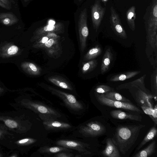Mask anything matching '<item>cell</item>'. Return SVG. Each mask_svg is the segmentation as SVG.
<instances>
[{
    "label": "cell",
    "mask_w": 157,
    "mask_h": 157,
    "mask_svg": "<svg viewBox=\"0 0 157 157\" xmlns=\"http://www.w3.org/2000/svg\"><path fill=\"white\" fill-rule=\"evenodd\" d=\"M0 6L2 8L7 10L10 9V8L1 1H0Z\"/></svg>",
    "instance_id": "cell-36"
},
{
    "label": "cell",
    "mask_w": 157,
    "mask_h": 157,
    "mask_svg": "<svg viewBox=\"0 0 157 157\" xmlns=\"http://www.w3.org/2000/svg\"><path fill=\"white\" fill-rule=\"evenodd\" d=\"M151 88L152 94L157 96V69L155 68L151 76Z\"/></svg>",
    "instance_id": "cell-27"
},
{
    "label": "cell",
    "mask_w": 157,
    "mask_h": 157,
    "mask_svg": "<svg viewBox=\"0 0 157 157\" xmlns=\"http://www.w3.org/2000/svg\"><path fill=\"white\" fill-rule=\"evenodd\" d=\"M87 9L84 8L81 12L78 21L79 39L81 50L83 52L86 46V41L89 35L87 25Z\"/></svg>",
    "instance_id": "cell-7"
},
{
    "label": "cell",
    "mask_w": 157,
    "mask_h": 157,
    "mask_svg": "<svg viewBox=\"0 0 157 157\" xmlns=\"http://www.w3.org/2000/svg\"><path fill=\"white\" fill-rule=\"evenodd\" d=\"M96 96L98 101L102 105L114 108L124 109L139 114L143 113V111L131 102L111 100L104 97L103 94L96 93Z\"/></svg>",
    "instance_id": "cell-5"
},
{
    "label": "cell",
    "mask_w": 157,
    "mask_h": 157,
    "mask_svg": "<svg viewBox=\"0 0 157 157\" xmlns=\"http://www.w3.org/2000/svg\"><path fill=\"white\" fill-rule=\"evenodd\" d=\"M57 146L63 147L71 150L77 151L81 155L91 154L90 151V145L82 142L70 140H59L55 143Z\"/></svg>",
    "instance_id": "cell-8"
},
{
    "label": "cell",
    "mask_w": 157,
    "mask_h": 157,
    "mask_svg": "<svg viewBox=\"0 0 157 157\" xmlns=\"http://www.w3.org/2000/svg\"><path fill=\"white\" fill-rule=\"evenodd\" d=\"M140 73V71H126L116 74L110 78V82L123 81L131 78Z\"/></svg>",
    "instance_id": "cell-19"
},
{
    "label": "cell",
    "mask_w": 157,
    "mask_h": 157,
    "mask_svg": "<svg viewBox=\"0 0 157 157\" xmlns=\"http://www.w3.org/2000/svg\"><path fill=\"white\" fill-rule=\"evenodd\" d=\"M101 1L103 2L105 5V6L106 5L108 1L109 0H101Z\"/></svg>",
    "instance_id": "cell-39"
},
{
    "label": "cell",
    "mask_w": 157,
    "mask_h": 157,
    "mask_svg": "<svg viewBox=\"0 0 157 157\" xmlns=\"http://www.w3.org/2000/svg\"><path fill=\"white\" fill-rule=\"evenodd\" d=\"M21 68L27 74L33 75H37L40 73V69L34 63L28 62L21 63Z\"/></svg>",
    "instance_id": "cell-21"
},
{
    "label": "cell",
    "mask_w": 157,
    "mask_h": 157,
    "mask_svg": "<svg viewBox=\"0 0 157 157\" xmlns=\"http://www.w3.org/2000/svg\"><path fill=\"white\" fill-rule=\"evenodd\" d=\"M43 35H45L50 38H58V36L57 35L56 33L54 32H48L42 35L41 36Z\"/></svg>",
    "instance_id": "cell-34"
},
{
    "label": "cell",
    "mask_w": 157,
    "mask_h": 157,
    "mask_svg": "<svg viewBox=\"0 0 157 157\" xmlns=\"http://www.w3.org/2000/svg\"><path fill=\"white\" fill-rule=\"evenodd\" d=\"M48 80L60 88L71 91L73 90V88L70 83L60 76H51L48 78Z\"/></svg>",
    "instance_id": "cell-16"
},
{
    "label": "cell",
    "mask_w": 157,
    "mask_h": 157,
    "mask_svg": "<svg viewBox=\"0 0 157 157\" xmlns=\"http://www.w3.org/2000/svg\"><path fill=\"white\" fill-rule=\"evenodd\" d=\"M157 134V129L156 126H154L152 127L137 147L136 150H140L146 144L152 140L156 136Z\"/></svg>",
    "instance_id": "cell-24"
},
{
    "label": "cell",
    "mask_w": 157,
    "mask_h": 157,
    "mask_svg": "<svg viewBox=\"0 0 157 157\" xmlns=\"http://www.w3.org/2000/svg\"><path fill=\"white\" fill-rule=\"evenodd\" d=\"M20 49L12 43H6L0 48V56L4 58L12 57L17 55Z\"/></svg>",
    "instance_id": "cell-14"
},
{
    "label": "cell",
    "mask_w": 157,
    "mask_h": 157,
    "mask_svg": "<svg viewBox=\"0 0 157 157\" xmlns=\"http://www.w3.org/2000/svg\"><path fill=\"white\" fill-rule=\"evenodd\" d=\"M154 110L152 115L149 116L153 121L155 126L157 124V105L156 103L153 107Z\"/></svg>",
    "instance_id": "cell-31"
},
{
    "label": "cell",
    "mask_w": 157,
    "mask_h": 157,
    "mask_svg": "<svg viewBox=\"0 0 157 157\" xmlns=\"http://www.w3.org/2000/svg\"><path fill=\"white\" fill-rule=\"evenodd\" d=\"M11 3L15 4V0H10Z\"/></svg>",
    "instance_id": "cell-40"
},
{
    "label": "cell",
    "mask_w": 157,
    "mask_h": 157,
    "mask_svg": "<svg viewBox=\"0 0 157 157\" xmlns=\"http://www.w3.org/2000/svg\"><path fill=\"white\" fill-rule=\"evenodd\" d=\"M38 151L41 153L54 155L56 153L64 151L72 152L73 150L59 146L54 147L45 146L40 147L38 150Z\"/></svg>",
    "instance_id": "cell-18"
},
{
    "label": "cell",
    "mask_w": 157,
    "mask_h": 157,
    "mask_svg": "<svg viewBox=\"0 0 157 157\" xmlns=\"http://www.w3.org/2000/svg\"><path fill=\"white\" fill-rule=\"evenodd\" d=\"M58 38H49L48 40L46 43L39 45L41 47L43 46V47L46 48H50L52 47L55 44L56 40ZM39 45L36 46L35 48L37 47Z\"/></svg>",
    "instance_id": "cell-29"
},
{
    "label": "cell",
    "mask_w": 157,
    "mask_h": 157,
    "mask_svg": "<svg viewBox=\"0 0 157 157\" xmlns=\"http://www.w3.org/2000/svg\"><path fill=\"white\" fill-rule=\"evenodd\" d=\"M106 10V7H103L101 6V0H95L94 4L91 7L92 25L96 32L101 24Z\"/></svg>",
    "instance_id": "cell-9"
},
{
    "label": "cell",
    "mask_w": 157,
    "mask_h": 157,
    "mask_svg": "<svg viewBox=\"0 0 157 157\" xmlns=\"http://www.w3.org/2000/svg\"><path fill=\"white\" fill-rule=\"evenodd\" d=\"M109 22L111 27L115 34L123 39L127 38V35L121 23L119 15L113 6L110 8Z\"/></svg>",
    "instance_id": "cell-10"
},
{
    "label": "cell",
    "mask_w": 157,
    "mask_h": 157,
    "mask_svg": "<svg viewBox=\"0 0 157 157\" xmlns=\"http://www.w3.org/2000/svg\"><path fill=\"white\" fill-rule=\"evenodd\" d=\"M98 64V61L96 59L91 60L84 63L82 69V72L86 74L93 70L96 68Z\"/></svg>",
    "instance_id": "cell-26"
},
{
    "label": "cell",
    "mask_w": 157,
    "mask_h": 157,
    "mask_svg": "<svg viewBox=\"0 0 157 157\" xmlns=\"http://www.w3.org/2000/svg\"><path fill=\"white\" fill-rule=\"evenodd\" d=\"M79 2H81L82 0H78Z\"/></svg>",
    "instance_id": "cell-42"
},
{
    "label": "cell",
    "mask_w": 157,
    "mask_h": 157,
    "mask_svg": "<svg viewBox=\"0 0 157 157\" xmlns=\"http://www.w3.org/2000/svg\"><path fill=\"white\" fill-rule=\"evenodd\" d=\"M30 140L28 139H25L21 140L19 141V143L20 144H23L28 142Z\"/></svg>",
    "instance_id": "cell-37"
},
{
    "label": "cell",
    "mask_w": 157,
    "mask_h": 157,
    "mask_svg": "<svg viewBox=\"0 0 157 157\" xmlns=\"http://www.w3.org/2000/svg\"><path fill=\"white\" fill-rule=\"evenodd\" d=\"M106 145L101 151L102 155L106 157H121L120 153L111 137L106 140Z\"/></svg>",
    "instance_id": "cell-13"
},
{
    "label": "cell",
    "mask_w": 157,
    "mask_h": 157,
    "mask_svg": "<svg viewBox=\"0 0 157 157\" xmlns=\"http://www.w3.org/2000/svg\"><path fill=\"white\" fill-rule=\"evenodd\" d=\"M140 107L143 112L149 116H151L153 113L154 110L153 108L146 106H142Z\"/></svg>",
    "instance_id": "cell-32"
},
{
    "label": "cell",
    "mask_w": 157,
    "mask_h": 157,
    "mask_svg": "<svg viewBox=\"0 0 157 157\" xmlns=\"http://www.w3.org/2000/svg\"><path fill=\"white\" fill-rule=\"evenodd\" d=\"M109 115L113 119L119 121L140 122L142 120L139 113H131L120 109L113 110L109 112Z\"/></svg>",
    "instance_id": "cell-11"
},
{
    "label": "cell",
    "mask_w": 157,
    "mask_h": 157,
    "mask_svg": "<svg viewBox=\"0 0 157 157\" xmlns=\"http://www.w3.org/2000/svg\"><path fill=\"white\" fill-rule=\"evenodd\" d=\"M113 59V55L111 50L109 48H107L102 59L101 67V74H104L108 70Z\"/></svg>",
    "instance_id": "cell-17"
},
{
    "label": "cell",
    "mask_w": 157,
    "mask_h": 157,
    "mask_svg": "<svg viewBox=\"0 0 157 157\" xmlns=\"http://www.w3.org/2000/svg\"><path fill=\"white\" fill-rule=\"evenodd\" d=\"M63 24L61 22L57 23L54 25H48L39 28L34 33V35L31 40L32 41L37 40L42 35L48 32H54L56 33H62L64 30Z\"/></svg>",
    "instance_id": "cell-12"
},
{
    "label": "cell",
    "mask_w": 157,
    "mask_h": 157,
    "mask_svg": "<svg viewBox=\"0 0 157 157\" xmlns=\"http://www.w3.org/2000/svg\"><path fill=\"white\" fill-rule=\"evenodd\" d=\"M145 125L139 124H119L111 137L121 155L128 156L135 146L141 130Z\"/></svg>",
    "instance_id": "cell-1"
},
{
    "label": "cell",
    "mask_w": 157,
    "mask_h": 157,
    "mask_svg": "<svg viewBox=\"0 0 157 157\" xmlns=\"http://www.w3.org/2000/svg\"><path fill=\"white\" fill-rule=\"evenodd\" d=\"M24 1H25V2H26L29 1V0H24Z\"/></svg>",
    "instance_id": "cell-41"
},
{
    "label": "cell",
    "mask_w": 157,
    "mask_h": 157,
    "mask_svg": "<svg viewBox=\"0 0 157 157\" xmlns=\"http://www.w3.org/2000/svg\"><path fill=\"white\" fill-rule=\"evenodd\" d=\"M136 7L135 6L130 7L126 13V19L130 29L134 31L135 29V20L136 18Z\"/></svg>",
    "instance_id": "cell-22"
},
{
    "label": "cell",
    "mask_w": 157,
    "mask_h": 157,
    "mask_svg": "<svg viewBox=\"0 0 157 157\" xmlns=\"http://www.w3.org/2000/svg\"><path fill=\"white\" fill-rule=\"evenodd\" d=\"M156 142L154 140L146 147L137 152L132 157H148L155 152Z\"/></svg>",
    "instance_id": "cell-20"
},
{
    "label": "cell",
    "mask_w": 157,
    "mask_h": 157,
    "mask_svg": "<svg viewBox=\"0 0 157 157\" xmlns=\"http://www.w3.org/2000/svg\"><path fill=\"white\" fill-rule=\"evenodd\" d=\"M53 157H75L74 154L71 152L62 151L54 154Z\"/></svg>",
    "instance_id": "cell-30"
},
{
    "label": "cell",
    "mask_w": 157,
    "mask_h": 157,
    "mask_svg": "<svg viewBox=\"0 0 157 157\" xmlns=\"http://www.w3.org/2000/svg\"><path fill=\"white\" fill-rule=\"evenodd\" d=\"M41 86L52 94L61 99L66 105L70 109L76 111L83 109L82 104L72 94L55 89L51 86L42 83Z\"/></svg>",
    "instance_id": "cell-4"
},
{
    "label": "cell",
    "mask_w": 157,
    "mask_h": 157,
    "mask_svg": "<svg viewBox=\"0 0 157 157\" xmlns=\"http://www.w3.org/2000/svg\"><path fill=\"white\" fill-rule=\"evenodd\" d=\"M104 97L114 101L126 102H131L130 100L118 93L114 91H110L103 94Z\"/></svg>",
    "instance_id": "cell-25"
},
{
    "label": "cell",
    "mask_w": 157,
    "mask_h": 157,
    "mask_svg": "<svg viewBox=\"0 0 157 157\" xmlns=\"http://www.w3.org/2000/svg\"><path fill=\"white\" fill-rule=\"evenodd\" d=\"M146 33V50L149 48L152 53H157V0H151L143 17Z\"/></svg>",
    "instance_id": "cell-2"
},
{
    "label": "cell",
    "mask_w": 157,
    "mask_h": 157,
    "mask_svg": "<svg viewBox=\"0 0 157 157\" xmlns=\"http://www.w3.org/2000/svg\"><path fill=\"white\" fill-rule=\"evenodd\" d=\"M101 48L97 45L90 49L84 55L83 59L84 61L93 60L100 56L102 53Z\"/></svg>",
    "instance_id": "cell-23"
},
{
    "label": "cell",
    "mask_w": 157,
    "mask_h": 157,
    "mask_svg": "<svg viewBox=\"0 0 157 157\" xmlns=\"http://www.w3.org/2000/svg\"><path fill=\"white\" fill-rule=\"evenodd\" d=\"M6 124L10 128H14L17 126V123L14 121L10 120H7L5 122Z\"/></svg>",
    "instance_id": "cell-33"
},
{
    "label": "cell",
    "mask_w": 157,
    "mask_h": 157,
    "mask_svg": "<svg viewBox=\"0 0 157 157\" xmlns=\"http://www.w3.org/2000/svg\"><path fill=\"white\" fill-rule=\"evenodd\" d=\"M94 91L97 94H101L114 91V89L107 85H101L96 86L94 89Z\"/></svg>",
    "instance_id": "cell-28"
},
{
    "label": "cell",
    "mask_w": 157,
    "mask_h": 157,
    "mask_svg": "<svg viewBox=\"0 0 157 157\" xmlns=\"http://www.w3.org/2000/svg\"><path fill=\"white\" fill-rule=\"evenodd\" d=\"M18 17L12 12L0 13V23L7 26H10L17 23Z\"/></svg>",
    "instance_id": "cell-15"
},
{
    "label": "cell",
    "mask_w": 157,
    "mask_h": 157,
    "mask_svg": "<svg viewBox=\"0 0 157 157\" xmlns=\"http://www.w3.org/2000/svg\"><path fill=\"white\" fill-rule=\"evenodd\" d=\"M79 133L86 137H96L105 135L108 132L105 123L100 120L88 121L78 128Z\"/></svg>",
    "instance_id": "cell-3"
},
{
    "label": "cell",
    "mask_w": 157,
    "mask_h": 157,
    "mask_svg": "<svg viewBox=\"0 0 157 157\" xmlns=\"http://www.w3.org/2000/svg\"><path fill=\"white\" fill-rule=\"evenodd\" d=\"M42 120L43 124L47 130L58 131L70 129L72 126L70 124L61 121L57 119V117L48 115L39 114Z\"/></svg>",
    "instance_id": "cell-6"
},
{
    "label": "cell",
    "mask_w": 157,
    "mask_h": 157,
    "mask_svg": "<svg viewBox=\"0 0 157 157\" xmlns=\"http://www.w3.org/2000/svg\"><path fill=\"white\" fill-rule=\"evenodd\" d=\"M0 1L4 3L10 8H11L12 3L10 0H0Z\"/></svg>",
    "instance_id": "cell-35"
},
{
    "label": "cell",
    "mask_w": 157,
    "mask_h": 157,
    "mask_svg": "<svg viewBox=\"0 0 157 157\" xmlns=\"http://www.w3.org/2000/svg\"><path fill=\"white\" fill-rule=\"evenodd\" d=\"M56 24L55 21L53 20H49L48 21V25H54Z\"/></svg>",
    "instance_id": "cell-38"
}]
</instances>
